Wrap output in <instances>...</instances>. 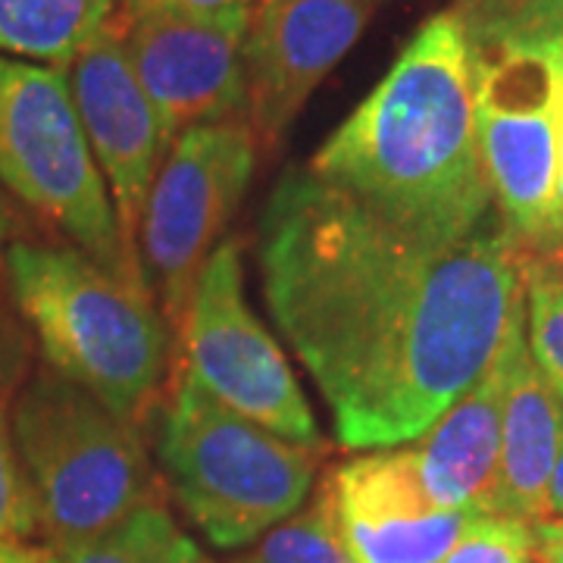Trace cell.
<instances>
[{
	"instance_id": "cell-1",
	"label": "cell",
	"mask_w": 563,
	"mask_h": 563,
	"mask_svg": "<svg viewBox=\"0 0 563 563\" xmlns=\"http://www.w3.org/2000/svg\"><path fill=\"white\" fill-rule=\"evenodd\" d=\"M526 257L498 213L420 242L310 166L276 181L257 225L266 310L347 451L417 442L479 379L526 301Z\"/></svg>"
},
{
	"instance_id": "cell-2",
	"label": "cell",
	"mask_w": 563,
	"mask_h": 563,
	"mask_svg": "<svg viewBox=\"0 0 563 563\" xmlns=\"http://www.w3.org/2000/svg\"><path fill=\"white\" fill-rule=\"evenodd\" d=\"M310 169L429 244H454L495 210L457 22L426 20Z\"/></svg>"
},
{
	"instance_id": "cell-3",
	"label": "cell",
	"mask_w": 563,
	"mask_h": 563,
	"mask_svg": "<svg viewBox=\"0 0 563 563\" xmlns=\"http://www.w3.org/2000/svg\"><path fill=\"white\" fill-rule=\"evenodd\" d=\"M476 139L495 210L536 254L544 242L563 103V0H454Z\"/></svg>"
},
{
	"instance_id": "cell-4",
	"label": "cell",
	"mask_w": 563,
	"mask_h": 563,
	"mask_svg": "<svg viewBox=\"0 0 563 563\" xmlns=\"http://www.w3.org/2000/svg\"><path fill=\"white\" fill-rule=\"evenodd\" d=\"M3 282L44 363L139 422L161 391L169 339L151 291L129 285L79 247L13 242Z\"/></svg>"
},
{
	"instance_id": "cell-5",
	"label": "cell",
	"mask_w": 563,
	"mask_h": 563,
	"mask_svg": "<svg viewBox=\"0 0 563 563\" xmlns=\"http://www.w3.org/2000/svg\"><path fill=\"white\" fill-rule=\"evenodd\" d=\"M10 429L47 548L98 536L144 504L161 501L139 426L47 363L13 395Z\"/></svg>"
},
{
	"instance_id": "cell-6",
	"label": "cell",
	"mask_w": 563,
	"mask_h": 563,
	"mask_svg": "<svg viewBox=\"0 0 563 563\" xmlns=\"http://www.w3.org/2000/svg\"><path fill=\"white\" fill-rule=\"evenodd\" d=\"M320 451L244 420L188 373L161 410L157 454L166 485L185 517L222 551L254 544L301 510Z\"/></svg>"
},
{
	"instance_id": "cell-7",
	"label": "cell",
	"mask_w": 563,
	"mask_h": 563,
	"mask_svg": "<svg viewBox=\"0 0 563 563\" xmlns=\"http://www.w3.org/2000/svg\"><path fill=\"white\" fill-rule=\"evenodd\" d=\"M0 181L81 254L147 291L60 69L0 57Z\"/></svg>"
},
{
	"instance_id": "cell-8",
	"label": "cell",
	"mask_w": 563,
	"mask_h": 563,
	"mask_svg": "<svg viewBox=\"0 0 563 563\" xmlns=\"http://www.w3.org/2000/svg\"><path fill=\"white\" fill-rule=\"evenodd\" d=\"M257 139L247 120L210 122L169 144L139 222L144 279L154 282L166 322L179 332L203 263L239 210L254 176Z\"/></svg>"
},
{
	"instance_id": "cell-9",
	"label": "cell",
	"mask_w": 563,
	"mask_h": 563,
	"mask_svg": "<svg viewBox=\"0 0 563 563\" xmlns=\"http://www.w3.org/2000/svg\"><path fill=\"white\" fill-rule=\"evenodd\" d=\"M179 335L185 373L207 395L288 442L320 448L301 383L247 303L235 239L217 244L203 263Z\"/></svg>"
},
{
	"instance_id": "cell-10",
	"label": "cell",
	"mask_w": 563,
	"mask_h": 563,
	"mask_svg": "<svg viewBox=\"0 0 563 563\" xmlns=\"http://www.w3.org/2000/svg\"><path fill=\"white\" fill-rule=\"evenodd\" d=\"M247 13L188 16L163 7H125L113 29L154 103L166 141L210 122L242 120L247 113L242 41Z\"/></svg>"
},
{
	"instance_id": "cell-11",
	"label": "cell",
	"mask_w": 563,
	"mask_h": 563,
	"mask_svg": "<svg viewBox=\"0 0 563 563\" xmlns=\"http://www.w3.org/2000/svg\"><path fill=\"white\" fill-rule=\"evenodd\" d=\"M376 0H263L242 41L247 125L276 147L332 66L361 38Z\"/></svg>"
},
{
	"instance_id": "cell-12",
	"label": "cell",
	"mask_w": 563,
	"mask_h": 563,
	"mask_svg": "<svg viewBox=\"0 0 563 563\" xmlns=\"http://www.w3.org/2000/svg\"><path fill=\"white\" fill-rule=\"evenodd\" d=\"M66 81L79 110L85 139L110 188L122 235L135 247L141 213L169 151V141L154 103L129 63L113 20L66 66Z\"/></svg>"
},
{
	"instance_id": "cell-13",
	"label": "cell",
	"mask_w": 563,
	"mask_h": 563,
	"mask_svg": "<svg viewBox=\"0 0 563 563\" xmlns=\"http://www.w3.org/2000/svg\"><path fill=\"white\" fill-rule=\"evenodd\" d=\"M322 488L354 563H442L479 514L476 507H435L407 444L335 466Z\"/></svg>"
},
{
	"instance_id": "cell-14",
	"label": "cell",
	"mask_w": 563,
	"mask_h": 563,
	"mask_svg": "<svg viewBox=\"0 0 563 563\" xmlns=\"http://www.w3.org/2000/svg\"><path fill=\"white\" fill-rule=\"evenodd\" d=\"M526 332V301L514 313L495 357L479 379L439 420L407 444L426 495L442 510H483L501 451V413L514 347Z\"/></svg>"
},
{
	"instance_id": "cell-15",
	"label": "cell",
	"mask_w": 563,
	"mask_h": 563,
	"mask_svg": "<svg viewBox=\"0 0 563 563\" xmlns=\"http://www.w3.org/2000/svg\"><path fill=\"white\" fill-rule=\"evenodd\" d=\"M563 432V398L548 383L523 339L514 347L501 413V451L483 514L539 523L544 495L558 461Z\"/></svg>"
},
{
	"instance_id": "cell-16",
	"label": "cell",
	"mask_w": 563,
	"mask_h": 563,
	"mask_svg": "<svg viewBox=\"0 0 563 563\" xmlns=\"http://www.w3.org/2000/svg\"><path fill=\"white\" fill-rule=\"evenodd\" d=\"M113 7L117 0H0V51L66 73Z\"/></svg>"
},
{
	"instance_id": "cell-17",
	"label": "cell",
	"mask_w": 563,
	"mask_h": 563,
	"mask_svg": "<svg viewBox=\"0 0 563 563\" xmlns=\"http://www.w3.org/2000/svg\"><path fill=\"white\" fill-rule=\"evenodd\" d=\"M54 563H201L191 542L163 501L144 504L117 526L79 542L51 548Z\"/></svg>"
},
{
	"instance_id": "cell-18",
	"label": "cell",
	"mask_w": 563,
	"mask_h": 563,
	"mask_svg": "<svg viewBox=\"0 0 563 563\" xmlns=\"http://www.w3.org/2000/svg\"><path fill=\"white\" fill-rule=\"evenodd\" d=\"M232 563H354V558L339 536L329 495L320 488L317 501L263 532Z\"/></svg>"
},
{
	"instance_id": "cell-19",
	"label": "cell",
	"mask_w": 563,
	"mask_h": 563,
	"mask_svg": "<svg viewBox=\"0 0 563 563\" xmlns=\"http://www.w3.org/2000/svg\"><path fill=\"white\" fill-rule=\"evenodd\" d=\"M526 344L563 395V263L558 257H526Z\"/></svg>"
},
{
	"instance_id": "cell-20",
	"label": "cell",
	"mask_w": 563,
	"mask_h": 563,
	"mask_svg": "<svg viewBox=\"0 0 563 563\" xmlns=\"http://www.w3.org/2000/svg\"><path fill=\"white\" fill-rule=\"evenodd\" d=\"M536 561V536L532 523L498 517V514H476L461 539L448 551L442 563H532Z\"/></svg>"
},
{
	"instance_id": "cell-21",
	"label": "cell",
	"mask_w": 563,
	"mask_h": 563,
	"mask_svg": "<svg viewBox=\"0 0 563 563\" xmlns=\"http://www.w3.org/2000/svg\"><path fill=\"white\" fill-rule=\"evenodd\" d=\"M38 532L35 495L10 429V404H0V539L25 542Z\"/></svg>"
},
{
	"instance_id": "cell-22",
	"label": "cell",
	"mask_w": 563,
	"mask_h": 563,
	"mask_svg": "<svg viewBox=\"0 0 563 563\" xmlns=\"http://www.w3.org/2000/svg\"><path fill=\"white\" fill-rule=\"evenodd\" d=\"M35 335L20 317L16 303L0 276V404H7L20 391L35 369Z\"/></svg>"
},
{
	"instance_id": "cell-23",
	"label": "cell",
	"mask_w": 563,
	"mask_h": 563,
	"mask_svg": "<svg viewBox=\"0 0 563 563\" xmlns=\"http://www.w3.org/2000/svg\"><path fill=\"white\" fill-rule=\"evenodd\" d=\"M125 7H163V10H176L188 16H203V20H217V16H235L247 13L251 0H122Z\"/></svg>"
},
{
	"instance_id": "cell-24",
	"label": "cell",
	"mask_w": 563,
	"mask_h": 563,
	"mask_svg": "<svg viewBox=\"0 0 563 563\" xmlns=\"http://www.w3.org/2000/svg\"><path fill=\"white\" fill-rule=\"evenodd\" d=\"M536 254H542V257L563 254V103H561V125H558V173H554V198H551V213H548L544 242Z\"/></svg>"
},
{
	"instance_id": "cell-25",
	"label": "cell",
	"mask_w": 563,
	"mask_h": 563,
	"mask_svg": "<svg viewBox=\"0 0 563 563\" xmlns=\"http://www.w3.org/2000/svg\"><path fill=\"white\" fill-rule=\"evenodd\" d=\"M532 536H536V561L563 563V517L532 523Z\"/></svg>"
},
{
	"instance_id": "cell-26",
	"label": "cell",
	"mask_w": 563,
	"mask_h": 563,
	"mask_svg": "<svg viewBox=\"0 0 563 563\" xmlns=\"http://www.w3.org/2000/svg\"><path fill=\"white\" fill-rule=\"evenodd\" d=\"M0 563H54V554H51V548L0 539Z\"/></svg>"
},
{
	"instance_id": "cell-27",
	"label": "cell",
	"mask_w": 563,
	"mask_h": 563,
	"mask_svg": "<svg viewBox=\"0 0 563 563\" xmlns=\"http://www.w3.org/2000/svg\"><path fill=\"white\" fill-rule=\"evenodd\" d=\"M554 517H563V432L561 448H558V461H554V470H551V483H548V495H544L542 520H554Z\"/></svg>"
},
{
	"instance_id": "cell-28",
	"label": "cell",
	"mask_w": 563,
	"mask_h": 563,
	"mask_svg": "<svg viewBox=\"0 0 563 563\" xmlns=\"http://www.w3.org/2000/svg\"><path fill=\"white\" fill-rule=\"evenodd\" d=\"M7 232H10V220H7V213H3V207H0V242L7 239Z\"/></svg>"
},
{
	"instance_id": "cell-29",
	"label": "cell",
	"mask_w": 563,
	"mask_h": 563,
	"mask_svg": "<svg viewBox=\"0 0 563 563\" xmlns=\"http://www.w3.org/2000/svg\"><path fill=\"white\" fill-rule=\"evenodd\" d=\"M201 563H210V561H201Z\"/></svg>"
}]
</instances>
